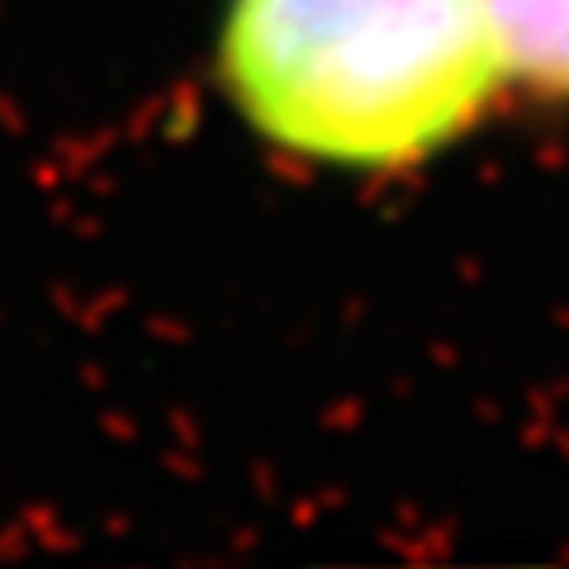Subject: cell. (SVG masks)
I'll return each instance as SVG.
<instances>
[{
  "mask_svg": "<svg viewBox=\"0 0 569 569\" xmlns=\"http://www.w3.org/2000/svg\"><path fill=\"white\" fill-rule=\"evenodd\" d=\"M508 81L569 100V0H485Z\"/></svg>",
  "mask_w": 569,
  "mask_h": 569,
  "instance_id": "7a4b0ae2",
  "label": "cell"
},
{
  "mask_svg": "<svg viewBox=\"0 0 569 569\" xmlns=\"http://www.w3.org/2000/svg\"><path fill=\"white\" fill-rule=\"evenodd\" d=\"M223 71L266 138L342 167L418 162L508 86L485 0H238Z\"/></svg>",
  "mask_w": 569,
  "mask_h": 569,
  "instance_id": "6da1fadb",
  "label": "cell"
}]
</instances>
